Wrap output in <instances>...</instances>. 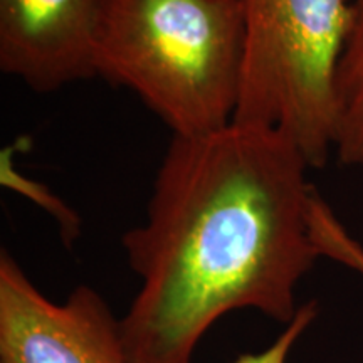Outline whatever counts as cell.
Wrapping results in <instances>:
<instances>
[{"label": "cell", "instance_id": "6da1fadb", "mask_svg": "<svg viewBox=\"0 0 363 363\" xmlns=\"http://www.w3.org/2000/svg\"><path fill=\"white\" fill-rule=\"evenodd\" d=\"M311 165L278 130L230 121L174 136L147 219L121 238L140 289L121 318L128 363H194L222 316L254 310L288 325L320 256Z\"/></svg>", "mask_w": 363, "mask_h": 363}, {"label": "cell", "instance_id": "7a4b0ae2", "mask_svg": "<svg viewBox=\"0 0 363 363\" xmlns=\"http://www.w3.org/2000/svg\"><path fill=\"white\" fill-rule=\"evenodd\" d=\"M240 61L239 0H108L94 45L96 76L133 91L174 136L234 120Z\"/></svg>", "mask_w": 363, "mask_h": 363}, {"label": "cell", "instance_id": "3957f363", "mask_svg": "<svg viewBox=\"0 0 363 363\" xmlns=\"http://www.w3.org/2000/svg\"><path fill=\"white\" fill-rule=\"evenodd\" d=\"M242 61L234 120L278 130L311 169L335 153L338 71L353 0H239Z\"/></svg>", "mask_w": 363, "mask_h": 363}, {"label": "cell", "instance_id": "277c9868", "mask_svg": "<svg viewBox=\"0 0 363 363\" xmlns=\"http://www.w3.org/2000/svg\"><path fill=\"white\" fill-rule=\"evenodd\" d=\"M0 363H128L121 318L88 284L54 303L2 249Z\"/></svg>", "mask_w": 363, "mask_h": 363}, {"label": "cell", "instance_id": "5b68a950", "mask_svg": "<svg viewBox=\"0 0 363 363\" xmlns=\"http://www.w3.org/2000/svg\"><path fill=\"white\" fill-rule=\"evenodd\" d=\"M106 6L108 0H0V69L39 93L94 78Z\"/></svg>", "mask_w": 363, "mask_h": 363}, {"label": "cell", "instance_id": "8992f818", "mask_svg": "<svg viewBox=\"0 0 363 363\" xmlns=\"http://www.w3.org/2000/svg\"><path fill=\"white\" fill-rule=\"evenodd\" d=\"M335 153L342 165H363V0H353V26L338 71Z\"/></svg>", "mask_w": 363, "mask_h": 363}, {"label": "cell", "instance_id": "52a82bcc", "mask_svg": "<svg viewBox=\"0 0 363 363\" xmlns=\"http://www.w3.org/2000/svg\"><path fill=\"white\" fill-rule=\"evenodd\" d=\"M17 143L9 145L0 153V184L12 192H17L39 206L45 214H49L57 224L59 235H61L62 244L71 249L81 235V217L74 208L57 197L48 185L40 182L29 179L17 170L16 162H13V148Z\"/></svg>", "mask_w": 363, "mask_h": 363}, {"label": "cell", "instance_id": "ba28073f", "mask_svg": "<svg viewBox=\"0 0 363 363\" xmlns=\"http://www.w3.org/2000/svg\"><path fill=\"white\" fill-rule=\"evenodd\" d=\"M310 227L321 257H331L363 276V247L347 233L342 222L318 192L311 199Z\"/></svg>", "mask_w": 363, "mask_h": 363}, {"label": "cell", "instance_id": "9c48e42d", "mask_svg": "<svg viewBox=\"0 0 363 363\" xmlns=\"http://www.w3.org/2000/svg\"><path fill=\"white\" fill-rule=\"evenodd\" d=\"M318 313H320L318 301L311 299L305 303L298 308L293 320L286 325L283 333L269 347L259 353H242L230 363H286L293 347L313 325V321L318 318Z\"/></svg>", "mask_w": 363, "mask_h": 363}]
</instances>
